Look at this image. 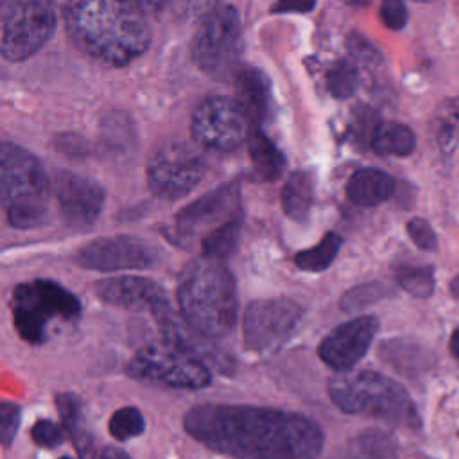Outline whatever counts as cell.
Segmentation results:
<instances>
[{
    "instance_id": "1",
    "label": "cell",
    "mask_w": 459,
    "mask_h": 459,
    "mask_svg": "<svg viewBox=\"0 0 459 459\" xmlns=\"http://www.w3.org/2000/svg\"><path fill=\"white\" fill-rule=\"evenodd\" d=\"M183 427L206 448L235 459H316L325 441L303 414L251 405H195Z\"/></svg>"
},
{
    "instance_id": "2",
    "label": "cell",
    "mask_w": 459,
    "mask_h": 459,
    "mask_svg": "<svg viewBox=\"0 0 459 459\" xmlns=\"http://www.w3.org/2000/svg\"><path fill=\"white\" fill-rule=\"evenodd\" d=\"M63 20L70 41L104 66H124L151 43L145 13L127 0H66Z\"/></svg>"
},
{
    "instance_id": "3",
    "label": "cell",
    "mask_w": 459,
    "mask_h": 459,
    "mask_svg": "<svg viewBox=\"0 0 459 459\" xmlns=\"http://www.w3.org/2000/svg\"><path fill=\"white\" fill-rule=\"evenodd\" d=\"M181 316L208 339L230 333L237 321V290L222 262L201 256L192 260L178 283Z\"/></svg>"
},
{
    "instance_id": "4",
    "label": "cell",
    "mask_w": 459,
    "mask_h": 459,
    "mask_svg": "<svg viewBox=\"0 0 459 459\" xmlns=\"http://www.w3.org/2000/svg\"><path fill=\"white\" fill-rule=\"evenodd\" d=\"M328 394L344 412L420 429V416L407 391L398 382L377 371L335 375L328 382Z\"/></svg>"
},
{
    "instance_id": "5",
    "label": "cell",
    "mask_w": 459,
    "mask_h": 459,
    "mask_svg": "<svg viewBox=\"0 0 459 459\" xmlns=\"http://www.w3.org/2000/svg\"><path fill=\"white\" fill-rule=\"evenodd\" d=\"M2 203L13 228L32 230L48 219L50 185L39 160L14 143H2Z\"/></svg>"
},
{
    "instance_id": "6",
    "label": "cell",
    "mask_w": 459,
    "mask_h": 459,
    "mask_svg": "<svg viewBox=\"0 0 459 459\" xmlns=\"http://www.w3.org/2000/svg\"><path fill=\"white\" fill-rule=\"evenodd\" d=\"M81 314L79 299L52 280L20 283L13 290V321L22 339L30 344L45 341L50 319H74Z\"/></svg>"
},
{
    "instance_id": "7",
    "label": "cell",
    "mask_w": 459,
    "mask_h": 459,
    "mask_svg": "<svg viewBox=\"0 0 459 459\" xmlns=\"http://www.w3.org/2000/svg\"><path fill=\"white\" fill-rule=\"evenodd\" d=\"M127 373L133 378L176 389H201L212 382L206 362L167 341L138 350L127 364Z\"/></svg>"
},
{
    "instance_id": "8",
    "label": "cell",
    "mask_w": 459,
    "mask_h": 459,
    "mask_svg": "<svg viewBox=\"0 0 459 459\" xmlns=\"http://www.w3.org/2000/svg\"><path fill=\"white\" fill-rule=\"evenodd\" d=\"M240 45V16L231 5H221L201 20L192 39L190 56L199 70L210 75H222L235 66Z\"/></svg>"
},
{
    "instance_id": "9",
    "label": "cell",
    "mask_w": 459,
    "mask_h": 459,
    "mask_svg": "<svg viewBox=\"0 0 459 459\" xmlns=\"http://www.w3.org/2000/svg\"><path fill=\"white\" fill-rule=\"evenodd\" d=\"M57 9L50 0H18L2 22V56L23 61L36 54L54 34Z\"/></svg>"
},
{
    "instance_id": "10",
    "label": "cell",
    "mask_w": 459,
    "mask_h": 459,
    "mask_svg": "<svg viewBox=\"0 0 459 459\" xmlns=\"http://www.w3.org/2000/svg\"><path fill=\"white\" fill-rule=\"evenodd\" d=\"M206 172L203 156L183 142L160 145L147 165V183L161 199H179L197 186Z\"/></svg>"
},
{
    "instance_id": "11",
    "label": "cell",
    "mask_w": 459,
    "mask_h": 459,
    "mask_svg": "<svg viewBox=\"0 0 459 459\" xmlns=\"http://www.w3.org/2000/svg\"><path fill=\"white\" fill-rule=\"evenodd\" d=\"M249 118L235 99L210 97L192 115L190 131L201 147L228 152L237 149L249 134Z\"/></svg>"
},
{
    "instance_id": "12",
    "label": "cell",
    "mask_w": 459,
    "mask_h": 459,
    "mask_svg": "<svg viewBox=\"0 0 459 459\" xmlns=\"http://www.w3.org/2000/svg\"><path fill=\"white\" fill-rule=\"evenodd\" d=\"M301 316V307L287 298L256 299L247 305L242 342L249 351H264L285 341Z\"/></svg>"
},
{
    "instance_id": "13",
    "label": "cell",
    "mask_w": 459,
    "mask_h": 459,
    "mask_svg": "<svg viewBox=\"0 0 459 459\" xmlns=\"http://www.w3.org/2000/svg\"><path fill=\"white\" fill-rule=\"evenodd\" d=\"M161 258L160 249L136 237H102L82 246L75 262L93 271H122L154 267Z\"/></svg>"
},
{
    "instance_id": "14",
    "label": "cell",
    "mask_w": 459,
    "mask_h": 459,
    "mask_svg": "<svg viewBox=\"0 0 459 459\" xmlns=\"http://www.w3.org/2000/svg\"><path fill=\"white\" fill-rule=\"evenodd\" d=\"M237 217H240V190L235 183H226L185 206L176 217V228L183 237L192 238L203 231L208 235Z\"/></svg>"
},
{
    "instance_id": "15",
    "label": "cell",
    "mask_w": 459,
    "mask_h": 459,
    "mask_svg": "<svg viewBox=\"0 0 459 459\" xmlns=\"http://www.w3.org/2000/svg\"><path fill=\"white\" fill-rule=\"evenodd\" d=\"M378 330L373 316H360L333 328L319 344V357L337 371L351 369L368 351Z\"/></svg>"
},
{
    "instance_id": "16",
    "label": "cell",
    "mask_w": 459,
    "mask_h": 459,
    "mask_svg": "<svg viewBox=\"0 0 459 459\" xmlns=\"http://www.w3.org/2000/svg\"><path fill=\"white\" fill-rule=\"evenodd\" d=\"M151 314L163 333V341L199 357L206 364L210 362L219 371H224V373L230 371L231 364H230V359L222 353V350L215 348L206 335L197 332L183 316L176 314L170 308L167 298L160 299L151 308Z\"/></svg>"
},
{
    "instance_id": "17",
    "label": "cell",
    "mask_w": 459,
    "mask_h": 459,
    "mask_svg": "<svg viewBox=\"0 0 459 459\" xmlns=\"http://www.w3.org/2000/svg\"><path fill=\"white\" fill-rule=\"evenodd\" d=\"M54 192L63 219L72 226H90L104 206V190L91 178L61 172L56 178Z\"/></svg>"
},
{
    "instance_id": "18",
    "label": "cell",
    "mask_w": 459,
    "mask_h": 459,
    "mask_svg": "<svg viewBox=\"0 0 459 459\" xmlns=\"http://www.w3.org/2000/svg\"><path fill=\"white\" fill-rule=\"evenodd\" d=\"M95 294L108 305L120 308H143L149 310L165 298L163 289L151 278L142 276H118L99 280L95 285Z\"/></svg>"
},
{
    "instance_id": "19",
    "label": "cell",
    "mask_w": 459,
    "mask_h": 459,
    "mask_svg": "<svg viewBox=\"0 0 459 459\" xmlns=\"http://www.w3.org/2000/svg\"><path fill=\"white\" fill-rule=\"evenodd\" d=\"M235 100L253 126L264 122L271 106V86L267 77L256 68H244L235 79Z\"/></svg>"
},
{
    "instance_id": "20",
    "label": "cell",
    "mask_w": 459,
    "mask_h": 459,
    "mask_svg": "<svg viewBox=\"0 0 459 459\" xmlns=\"http://www.w3.org/2000/svg\"><path fill=\"white\" fill-rule=\"evenodd\" d=\"M394 192V179L378 169L357 170L348 185L346 195L357 206H375L384 203Z\"/></svg>"
},
{
    "instance_id": "21",
    "label": "cell",
    "mask_w": 459,
    "mask_h": 459,
    "mask_svg": "<svg viewBox=\"0 0 459 459\" xmlns=\"http://www.w3.org/2000/svg\"><path fill=\"white\" fill-rule=\"evenodd\" d=\"M380 355L396 371L403 375H418L432 366L434 357L420 344L405 339H393L382 344Z\"/></svg>"
},
{
    "instance_id": "22",
    "label": "cell",
    "mask_w": 459,
    "mask_h": 459,
    "mask_svg": "<svg viewBox=\"0 0 459 459\" xmlns=\"http://www.w3.org/2000/svg\"><path fill=\"white\" fill-rule=\"evenodd\" d=\"M247 149L255 172L265 179L273 181L281 176L285 169V156L281 151L262 133L258 126H253L247 134Z\"/></svg>"
},
{
    "instance_id": "23",
    "label": "cell",
    "mask_w": 459,
    "mask_h": 459,
    "mask_svg": "<svg viewBox=\"0 0 459 459\" xmlns=\"http://www.w3.org/2000/svg\"><path fill=\"white\" fill-rule=\"evenodd\" d=\"M369 145L380 156H409L416 147V136L405 124L378 122Z\"/></svg>"
},
{
    "instance_id": "24",
    "label": "cell",
    "mask_w": 459,
    "mask_h": 459,
    "mask_svg": "<svg viewBox=\"0 0 459 459\" xmlns=\"http://www.w3.org/2000/svg\"><path fill=\"white\" fill-rule=\"evenodd\" d=\"M314 203V179L307 170L292 172L281 188L283 212L296 221L307 219Z\"/></svg>"
},
{
    "instance_id": "25",
    "label": "cell",
    "mask_w": 459,
    "mask_h": 459,
    "mask_svg": "<svg viewBox=\"0 0 459 459\" xmlns=\"http://www.w3.org/2000/svg\"><path fill=\"white\" fill-rule=\"evenodd\" d=\"M396 445L391 436L369 430L350 439L332 459H393Z\"/></svg>"
},
{
    "instance_id": "26",
    "label": "cell",
    "mask_w": 459,
    "mask_h": 459,
    "mask_svg": "<svg viewBox=\"0 0 459 459\" xmlns=\"http://www.w3.org/2000/svg\"><path fill=\"white\" fill-rule=\"evenodd\" d=\"M436 140L441 152L450 154L459 143V97L441 100L434 115Z\"/></svg>"
},
{
    "instance_id": "27",
    "label": "cell",
    "mask_w": 459,
    "mask_h": 459,
    "mask_svg": "<svg viewBox=\"0 0 459 459\" xmlns=\"http://www.w3.org/2000/svg\"><path fill=\"white\" fill-rule=\"evenodd\" d=\"M240 233H242V221H240V217L231 219L226 224L212 230L203 238L204 256L219 260V262L230 258L237 251V247H238Z\"/></svg>"
},
{
    "instance_id": "28",
    "label": "cell",
    "mask_w": 459,
    "mask_h": 459,
    "mask_svg": "<svg viewBox=\"0 0 459 459\" xmlns=\"http://www.w3.org/2000/svg\"><path fill=\"white\" fill-rule=\"evenodd\" d=\"M341 246H342V238L337 233H326L317 246L299 251L294 256V262L299 269L308 273L325 271L337 256Z\"/></svg>"
},
{
    "instance_id": "29",
    "label": "cell",
    "mask_w": 459,
    "mask_h": 459,
    "mask_svg": "<svg viewBox=\"0 0 459 459\" xmlns=\"http://www.w3.org/2000/svg\"><path fill=\"white\" fill-rule=\"evenodd\" d=\"M398 285L416 298H429L434 290V269L427 265H400L394 273Z\"/></svg>"
},
{
    "instance_id": "30",
    "label": "cell",
    "mask_w": 459,
    "mask_h": 459,
    "mask_svg": "<svg viewBox=\"0 0 459 459\" xmlns=\"http://www.w3.org/2000/svg\"><path fill=\"white\" fill-rule=\"evenodd\" d=\"M328 90L337 99H348L357 91L359 72L353 63L341 59L326 74Z\"/></svg>"
},
{
    "instance_id": "31",
    "label": "cell",
    "mask_w": 459,
    "mask_h": 459,
    "mask_svg": "<svg viewBox=\"0 0 459 459\" xmlns=\"http://www.w3.org/2000/svg\"><path fill=\"white\" fill-rule=\"evenodd\" d=\"M145 429V420L136 407H122L113 412L109 420V434L117 439H131L142 434Z\"/></svg>"
},
{
    "instance_id": "32",
    "label": "cell",
    "mask_w": 459,
    "mask_h": 459,
    "mask_svg": "<svg viewBox=\"0 0 459 459\" xmlns=\"http://www.w3.org/2000/svg\"><path fill=\"white\" fill-rule=\"evenodd\" d=\"M385 294H387L385 285H382L378 281L362 283V285H357V287L350 289L348 292H344V296L341 298V307H342V310H357V308L368 307L371 303H377Z\"/></svg>"
},
{
    "instance_id": "33",
    "label": "cell",
    "mask_w": 459,
    "mask_h": 459,
    "mask_svg": "<svg viewBox=\"0 0 459 459\" xmlns=\"http://www.w3.org/2000/svg\"><path fill=\"white\" fill-rule=\"evenodd\" d=\"M167 7L179 20H203L217 7V0H167Z\"/></svg>"
},
{
    "instance_id": "34",
    "label": "cell",
    "mask_w": 459,
    "mask_h": 459,
    "mask_svg": "<svg viewBox=\"0 0 459 459\" xmlns=\"http://www.w3.org/2000/svg\"><path fill=\"white\" fill-rule=\"evenodd\" d=\"M56 405L59 409V416L61 421L65 425V429L68 430L70 436H74L75 432H79L81 427V405L77 402V398L74 394L63 393L56 396Z\"/></svg>"
},
{
    "instance_id": "35",
    "label": "cell",
    "mask_w": 459,
    "mask_h": 459,
    "mask_svg": "<svg viewBox=\"0 0 459 459\" xmlns=\"http://www.w3.org/2000/svg\"><path fill=\"white\" fill-rule=\"evenodd\" d=\"M407 233L411 240L423 251H436L437 249V237L432 230V226L421 219V217H412L407 222Z\"/></svg>"
},
{
    "instance_id": "36",
    "label": "cell",
    "mask_w": 459,
    "mask_h": 459,
    "mask_svg": "<svg viewBox=\"0 0 459 459\" xmlns=\"http://www.w3.org/2000/svg\"><path fill=\"white\" fill-rule=\"evenodd\" d=\"M32 441L45 448H54L63 443V430L50 420H38L30 429Z\"/></svg>"
},
{
    "instance_id": "37",
    "label": "cell",
    "mask_w": 459,
    "mask_h": 459,
    "mask_svg": "<svg viewBox=\"0 0 459 459\" xmlns=\"http://www.w3.org/2000/svg\"><path fill=\"white\" fill-rule=\"evenodd\" d=\"M380 18H382L384 25L391 30L403 29L409 20V13H407L403 0H382Z\"/></svg>"
},
{
    "instance_id": "38",
    "label": "cell",
    "mask_w": 459,
    "mask_h": 459,
    "mask_svg": "<svg viewBox=\"0 0 459 459\" xmlns=\"http://www.w3.org/2000/svg\"><path fill=\"white\" fill-rule=\"evenodd\" d=\"M0 439H2V445L7 448L14 436H16V430H18V425H20V407L14 405V403H2V409H0Z\"/></svg>"
},
{
    "instance_id": "39",
    "label": "cell",
    "mask_w": 459,
    "mask_h": 459,
    "mask_svg": "<svg viewBox=\"0 0 459 459\" xmlns=\"http://www.w3.org/2000/svg\"><path fill=\"white\" fill-rule=\"evenodd\" d=\"M348 50L357 61L366 65H378L382 61V56L377 52V48L359 34H351L348 38Z\"/></svg>"
},
{
    "instance_id": "40",
    "label": "cell",
    "mask_w": 459,
    "mask_h": 459,
    "mask_svg": "<svg viewBox=\"0 0 459 459\" xmlns=\"http://www.w3.org/2000/svg\"><path fill=\"white\" fill-rule=\"evenodd\" d=\"M317 0H276L273 5V13H308L316 7Z\"/></svg>"
},
{
    "instance_id": "41",
    "label": "cell",
    "mask_w": 459,
    "mask_h": 459,
    "mask_svg": "<svg viewBox=\"0 0 459 459\" xmlns=\"http://www.w3.org/2000/svg\"><path fill=\"white\" fill-rule=\"evenodd\" d=\"M134 7H138L142 13H158L163 7H167V0H127Z\"/></svg>"
},
{
    "instance_id": "42",
    "label": "cell",
    "mask_w": 459,
    "mask_h": 459,
    "mask_svg": "<svg viewBox=\"0 0 459 459\" xmlns=\"http://www.w3.org/2000/svg\"><path fill=\"white\" fill-rule=\"evenodd\" d=\"M99 459H129V457H127L126 452H122L118 448H113V446H108L100 452Z\"/></svg>"
},
{
    "instance_id": "43",
    "label": "cell",
    "mask_w": 459,
    "mask_h": 459,
    "mask_svg": "<svg viewBox=\"0 0 459 459\" xmlns=\"http://www.w3.org/2000/svg\"><path fill=\"white\" fill-rule=\"evenodd\" d=\"M448 348H450V353L455 360H459V328H455L450 335V341H448Z\"/></svg>"
},
{
    "instance_id": "44",
    "label": "cell",
    "mask_w": 459,
    "mask_h": 459,
    "mask_svg": "<svg viewBox=\"0 0 459 459\" xmlns=\"http://www.w3.org/2000/svg\"><path fill=\"white\" fill-rule=\"evenodd\" d=\"M450 292H452V296H454L455 299H459V274L452 280V283H450Z\"/></svg>"
},
{
    "instance_id": "45",
    "label": "cell",
    "mask_w": 459,
    "mask_h": 459,
    "mask_svg": "<svg viewBox=\"0 0 459 459\" xmlns=\"http://www.w3.org/2000/svg\"><path fill=\"white\" fill-rule=\"evenodd\" d=\"M342 2L348 5H353V7H364V5H368L369 0H342Z\"/></svg>"
},
{
    "instance_id": "46",
    "label": "cell",
    "mask_w": 459,
    "mask_h": 459,
    "mask_svg": "<svg viewBox=\"0 0 459 459\" xmlns=\"http://www.w3.org/2000/svg\"><path fill=\"white\" fill-rule=\"evenodd\" d=\"M14 2H18V0H2V4H4V5H9V4H14Z\"/></svg>"
},
{
    "instance_id": "47",
    "label": "cell",
    "mask_w": 459,
    "mask_h": 459,
    "mask_svg": "<svg viewBox=\"0 0 459 459\" xmlns=\"http://www.w3.org/2000/svg\"><path fill=\"white\" fill-rule=\"evenodd\" d=\"M59 459H72V457H66V455H63V457H59Z\"/></svg>"
}]
</instances>
